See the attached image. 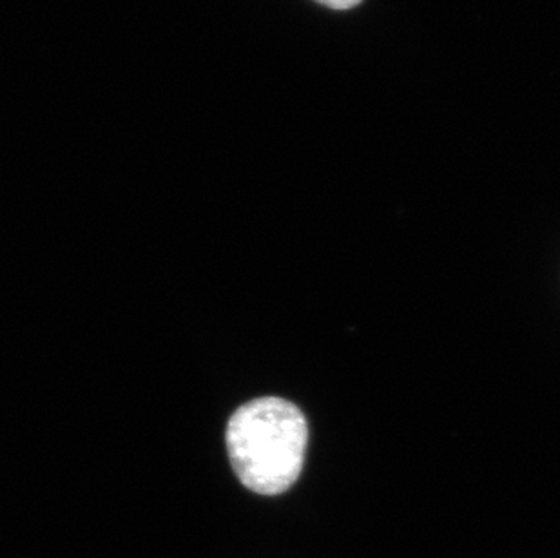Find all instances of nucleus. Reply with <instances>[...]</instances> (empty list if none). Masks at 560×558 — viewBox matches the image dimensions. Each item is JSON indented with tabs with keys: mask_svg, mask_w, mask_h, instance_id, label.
Listing matches in <instances>:
<instances>
[{
	"mask_svg": "<svg viewBox=\"0 0 560 558\" xmlns=\"http://www.w3.org/2000/svg\"><path fill=\"white\" fill-rule=\"evenodd\" d=\"M308 425L291 400L261 397L234 411L228 447L234 472L259 496H281L302 475Z\"/></svg>",
	"mask_w": 560,
	"mask_h": 558,
	"instance_id": "1",
	"label": "nucleus"
},
{
	"mask_svg": "<svg viewBox=\"0 0 560 558\" xmlns=\"http://www.w3.org/2000/svg\"><path fill=\"white\" fill-rule=\"evenodd\" d=\"M316 2L332 8V10H350L354 5H360L363 0H316Z\"/></svg>",
	"mask_w": 560,
	"mask_h": 558,
	"instance_id": "2",
	"label": "nucleus"
}]
</instances>
